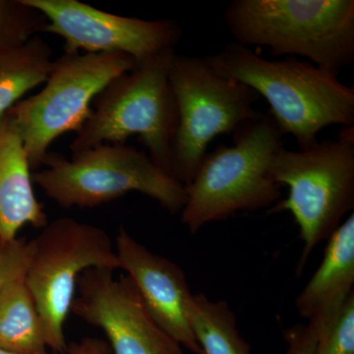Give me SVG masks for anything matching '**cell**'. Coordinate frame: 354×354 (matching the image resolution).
Masks as SVG:
<instances>
[{
	"label": "cell",
	"instance_id": "obj_1",
	"mask_svg": "<svg viewBox=\"0 0 354 354\" xmlns=\"http://www.w3.org/2000/svg\"><path fill=\"white\" fill-rule=\"evenodd\" d=\"M205 62L218 75L244 84L269 102L272 118L299 150L318 143L330 125L354 127V88L295 57L269 60L232 41Z\"/></svg>",
	"mask_w": 354,
	"mask_h": 354
},
{
	"label": "cell",
	"instance_id": "obj_2",
	"mask_svg": "<svg viewBox=\"0 0 354 354\" xmlns=\"http://www.w3.org/2000/svg\"><path fill=\"white\" fill-rule=\"evenodd\" d=\"M223 19L235 43L302 57L339 77L354 62V0H234Z\"/></svg>",
	"mask_w": 354,
	"mask_h": 354
},
{
	"label": "cell",
	"instance_id": "obj_3",
	"mask_svg": "<svg viewBox=\"0 0 354 354\" xmlns=\"http://www.w3.org/2000/svg\"><path fill=\"white\" fill-rule=\"evenodd\" d=\"M232 146L207 153L196 176L185 186L181 221L195 234L208 223L242 212L271 209L281 197V186L268 177L283 134L270 113H258L234 133Z\"/></svg>",
	"mask_w": 354,
	"mask_h": 354
},
{
	"label": "cell",
	"instance_id": "obj_4",
	"mask_svg": "<svg viewBox=\"0 0 354 354\" xmlns=\"http://www.w3.org/2000/svg\"><path fill=\"white\" fill-rule=\"evenodd\" d=\"M176 53L174 48L160 51L113 79L77 130L72 153L102 144L127 143L138 135L153 162L171 176L177 108L169 69Z\"/></svg>",
	"mask_w": 354,
	"mask_h": 354
},
{
	"label": "cell",
	"instance_id": "obj_5",
	"mask_svg": "<svg viewBox=\"0 0 354 354\" xmlns=\"http://www.w3.org/2000/svg\"><path fill=\"white\" fill-rule=\"evenodd\" d=\"M268 177L286 185L288 198L279 200L270 214L290 212L304 242L297 274L310 254L329 239L344 216L354 209V127H344L337 139H326L306 150L274 153Z\"/></svg>",
	"mask_w": 354,
	"mask_h": 354
},
{
	"label": "cell",
	"instance_id": "obj_6",
	"mask_svg": "<svg viewBox=\"0 0 354 354\" xmlns=\"http://www.w3.org/2000/svg\"><path fill=\"white\" fill-rule=\"evenodd\" d=\"M53 202L62 208H95L130 192H139L174 214L183 211L185 186L153 162L148 153L121 144H102L71 158L48 152L43 169L32 174Z\"/></svg>",
	"mask_w": 354,
	"mask_h": 354
},
{
	"label": "cell",
	"instance_id": "obj_7",
	"mask_svg": "<svg viewBox=\"0 0 354 354\" xmlns=\"http://www.w3.org/2000/svg\"><path fill=\"white\" fill-rule=\"evenodd\" d=\"M136 65L123 53H65L53 60L43 88L7 113L19 132L32 171L43 167L58 137L82 127L97 95Z\"/></svg>",
	"mask_w": 354,
	"mask_h": 354
},
{
	"label": "cell",
	"instance_id": "obj_8",
	"mask_svg": "<svg viewBox=\"0 0 354 354\" xmlns=\"http://www.w3.org/2000/svg\"><path fill=\"white\" fill-rule=\"evenodd\" d=\"M169 82L177 108L171 176L187 186L209 143L258 115L253 106L260 97L244 84L218 75L204 58L190 55H174Z\"/></svg>",
	"mask_w": 354,
	"mask_h": 354
},
{
	"label": "cell",
	"instance_id": "obj_9",
	"mask_svg": "<svg viewBox=\"0 0 354 354\" xmlns=\"http://www.w3.org/2000/svg\"><path fill=\"white\" fill-rule=\"evenodd\" d=\"M32 242L26 285L43 321L46 344L55 353H64V324L75 298L79 277L92 268L121 269L120 260L104 230L73 218L48 223Z\"/></svg>",
	"mask_w": 354,
	"mask_h": 354
},
{
	"label": "cell",
	"instance_id": "obj_10",
	"mask_svg": "<svg viewBox=\"0 0 354 354\" xmlns=\"http://www.w3.org/2000/svg\"><path fill=\"white\" fill-rule=\"evenodd\" d=\"M44 14V32L64 39L66 53H123L137 64L174 48L181 30L171 20H144L100 10L78 0H25Z\"/></svg>",
	"mask_w": 354,
	"mask_h": 354
},
{
	"label": "cell",
	"instance_id": "obj_11",
	"mask_svg": "<svg viewBox=\"0 0 354 354\" xmlns=\"http://www.w3.org/2000/svg\"><path fill=\"white\" fill-rule=\"evenodd\" d=\"M71 311L104 330L114 354H186L147 308L129 277L115 279L113 270L92 268L77 281Z\"/></svg>",
	"mask_w": 354,
	"mask_h": 354
},
{
	"label": "cell",
	"instance_id": "obj_12",
	"mask_svg": "<svg viewBox=\"0 0 354 354\" xmlns=\"http://www.w3.org/2000/svg\"><path fill=\"white\" fill-rule=\"evenodd\" d=\"M121 270L139 290L158 325L183 348L204 354L191 329L188 304L193 293L185 272L176 263L149 250L121 225L115 239Z\"/></svg>",
	"mask_w": 354,
	"mask_h": 354
},
{
	"label": "cell",
	"instance_id": "obj_13",
	"mask_svg": "<svg viewBox=\"0 0 354 354\" xmlns=\"http://www.w3.org/2000/svg\"><path fill=\"white\" fill-rule=\"evenodd\" d=\"M354 214L328 239L321 265L295 299L302 318L317 328L334 318L354 295Z\"/></svg>",
	"mask_w": 354,
	"mask_h": 354
},
{
	"label": "cell",
	"instance_id": "obj_14",
	"mask_svg": "<svg viewBox=\"0 0 354 354\" xmlns=\"http://www.w3.org/2000/svg\"><path fill=\"white\" fill-rule=\"evenodd\" d=\"M31 165L19 132L8 113L0 118V241H13L25 225L48 223L35 195Z\"/></svg>",
	"mask_w": 354,
	"mask_h": 354
},
{
	"label": "cell",
	"instance_id": "obj_15",
	"mask_svg": "<svg viewBox=\"0 0 354 354\" xmlns=\"http://www.w3.org/2000/svg\"><path fill=\"white\" fill-rule=\"evenodd\" d=\"M43 321L25 277L0 292V349L18 354L46 353Z\"/></svg>",
	"mask_w": 354,
	"mask_h": 354
},
{
	"label": "cell",
	"instance_id": "obj_16",
	"mask_svg": "<svg viewBox=\"0 0 354 354\" xmlns=\"http://www.w3.org/2000/svg\"><path fill=\"white\" fill-rule=\"evenodd\" d=\"M53 60L50 44L39 36L0 50V118L28 92L46 82Z\"/></svg>",
	"mask_w": 354,
	"mask_h": 354
},
{
	"label": "cell",
	"instance_id": "obj_17",
	"mask_svg": "<svg viewBox=\"0 0 354 354\" xmlns=\"http://www.w3.org/2000/svg\"><path fill=\"white\" fill-rule=\"evenodd\" d=\"M188 319L204 354H251L250 344L237 328L234 310L225 300L193 293Z\"/></svg>",
	"mask_w": 354,
	"mask_h": 354
},
{
	"label": "cell",
	"instance_id": "obj_18",
	"mask_svg": "<svg viewBox=\"0 0 354 354\" xmlns=\"http://www.w3.org/2000/svg\"><path fill=\"white\" fill-rule=\"evenodd\" d=\"M46 21L25 0H0V50L22 46L44 32Z\"/></svg>",
	"mask_w": 354,
	"mask_h": 354
},
{
	"label": "cell",
	"instance_id": "obj_19",
	"mask_svg": "<svg viewBox=\"0 0 354 354\" xmlns=\"http://www.w3.org/2000/svg\"><path fill=\"white\" fill-rule=\"evenodd\" d=\"M316 330L313 354H354V295L334 318Z\"/></svg>",
	"mask_w": 354,
	"mask_h": 354
},
{
	"label": "cell",
	"instance_id": "obj_20",
	"mask_svg": "<svg viewBox=\"0 0 354 354\" xmlns=\"http://www.w3.org/2000/svg\"><path fill=\"white\" fill-rule=\"evenodd\" d=\"M32 252V241H0V292L11 281L26 276Z\"/></svg>",
	"mask_w": 354,
	"mask_h": 354
},
{
	"label": "cell",
	"instance_id": "obj_21",
	"mask_svg": "<svg viewBox=\"0 0 354 354\" xmlns=\"http://www.w3.org/2000/svg\"><path fill=\"white\" fill-rule=\"evenodd\" d=\"M286 342L285 354H313L317 330L311 324H297L283 333Z\"/></svg>",
	"mask_w": 354,
	"mask_h": 354
},
{
	"label": "cell",
	"instance_id": "obj_22",
	"mask_svg": "<svg viewBox=\"0 0 354 354\" xmlns=\"http://www.w3.org/2000/svg\"><path fill=\"white\" fill-rule=\"evenodd\" d=\"M67 354H113L108 342L95 337H85L67 348Z\"/></svg>",
	"mask_w": 354,
	"mask_h": 354
},
{
	"label": "cell",
	"instance_id": "obj_23",
	"mask_svg": "<svg viewBox=\"0 0 354 354\" xmlns=\"http://www.w3.org/2000/svg\"><path fill=\"white\" fill-rule=\"evenodd\" d=\"M0 354H18V353H10V351H2V349H0ZM44 354H55V353H44Z\"/></svg>",
	"mask_w": 354,
	"mask_h": 354
}]
</instances>
